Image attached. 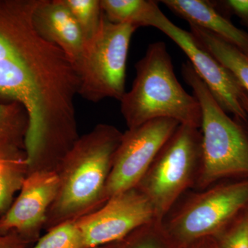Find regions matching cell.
<instances>
[{
    "mask_svg": "<svg viewBox=\"0 0 248 248\" xmlns=\"http://www.w3.org/2000/svg\"><path fill=\"white\" fill-rule=\"evenodd\" d=\"M241 101H242L243 107H244L245 110H246L248 119V93L246 91H245L244 94H243Z\"/></svg>",
    "mask_w": 248,
    "mask_h": 248,
    "instance_id": "d4e9b609",
    "label": "cell"
},
{
    "mask_svg": "<svg viewBox=\"0 0 248 248\" xmlns=\"http://www.w3.org/2000/svg\"><path fill=\"white\" fill-rule=\"evenodd\" d=\"M27 159L24 142L0 132V159Z\"/></svg>",
    "mask_w": 248,
    "mask_h": 248,
    "instance_id": "7402d4cb",
    "label": "cell"
},
{
    "mask_svg": "<svg viewBox=\"0 0 248 248\" xmlns=\"http://www.w3.org/2000/svg\"><path fill=\"white\" fill-rule=\"evenodd\" d=\"M33 22L39 34L61 49L77 69L86 41L76 21L60 0H40Z\"/></svg>",
    "mask_w": 248,
    "mask_h": 248,
    "instance_id": "7c38bea8",
    "label": "cell"
},
{
    "mask_svg": "<svg viewBox=\"0 0 248 248\" xmlns=\"http://www.w3.org/2000/svg\"><path fill=\"white\" fill-rule=\"evenodd\" d=\"M161 2L190 25L213 32L248 55V34L235 27L214 2L205 0H163Z\"/></svg>",
    "mask_w": 248,
    "mask_h": 248,
    "instance_id": "4fadbf2b",
    "label": "cell"
},
{
    "mask_svg": "<svg viewBox=\"0 0 248 248\" xmlns=\"http://www.w3.org/2000/svg\"><path fill=\"white\" fill-rule=\"evenodd\" d=\"M183 78L193 91L202 110V159L195 188L204 190L227 178L248 179V134L214 97L190 62Z\"/></svg>",
    "mask_w": 248,
    "mask_h": 248,
    "instance_id": "277c9868",
    "label": "cell"
},
{
    "mask_svg": "<svg viewBox=\"0 0 248 248\" xmlns=\"http://www.w3.org/2000/svg\"><path fill=\"white\" fill-rule=\"evenodd\" d=\"M122 135L113 125L99 124L79 137L57 169L58 192L47 213L46 231L107 202L106 187Z\"/></svg>",
    "mask_w": 248,
    "mask_h": 248,
    "instance_id": "7a4b0ae2",
    "label": "cell"
},
{
    "mask_svg": "<svg viewBox=\"0 0 248 248\" xmlns=\"http://www.w3.org/2000/svg\"><path fill=\"white\" fill-rule=\"evenodd\" d=\"M30 248H93L85 242L76 220L55 226L37 240Z\"/></svg>",
    "mask_w": 248,
    "mask_h": 248,
    "instance_id": "ac0fdd59",
    "label": "cell"
},
{
    "mask_svg": "<svg viewBox=\"0 0 248 248\" xmlns=\"http://www.w3.org/2000/svg\"><path fill=\"white\" fill-rule=\"evenodd\" d=\"M148 27L164 32L182 49L197 74L227 113L232 114L235 119L241 122H248L241 101L245 90L231 72L207 51L190 31L181 29L171 22L159 6L155 10Z\"/></svg>",
    "mask_w": 248,
    "mask_h": 248,
    "instance_id": "9c48e42d",
    "label": "cell"
},
{
    "mask_svg": "<svg viewBox=\"0 0 248 248\" xmlns=\"http://www.w3.org/2000/svg\"><path fill=\"white\" fill-rule=\"evenodd\" d=\"M161 222L154 221L140 227L124 239L99 248H163L166 239Z\"/></svg>",
    "mask_w": 248,
    "mask_h": 248,
    "instance_id": "d6986e66",
    "label": "cell"
},
{
    "mask_svg": "<svg viewBox=\"0 0 248 248\" xmlns=\"http://www.w3.org/2000/svg\"><path fill=\"white\" fill-rule=\"evenodd\" d=\"M191 34L235 77L248 93V55L210 31L190 25Z\"/></svg>",
    "mask_w": 248,
    "mask_h": 248,
    "instance_id": "5bb4252c",
    "label": "cell"
},
{
    "mask_svg": "<svg viewBox=\"0 0 248 248\" xmlns=\"http://www.w3.org/2000/svg\"><path fill=\"white\" fill-rule=\"evenodd\" d=\"M135 70L131 89L120 101L121 112L128 129L161 118L201 128L200 103L178 81L164 42L148 46L144 56L135 64Z\"/></svg>",
    "mask_w": 248,
    "mask_h": 248,
    "instance_id": "3957f363",
    "label": "cell"
},
{
    "mask_svg": "<svg viewBox=\"0 0 248 248\" xmlns=\"http://www.w3.org/2000/svg\"><path fill=\"white\" fill-rule=\"evenodd\" d=\"M217 234V248H248V208Z\"/></svg>",
    "mask_w": 248,
    "mask_h": 248,
    "instance_id": "44dd1931",
    "label": "cell"
},
{
    "mask_svg": "<svg viewBox=\"0 0 248 248\" xmlns=\"http://www.w3.org/2000/svg\"><path fill=\"white\" fill-rule=\"evenodd\" d=\"M59 184L56 171L28 174L17 198L0 217V234L16 232L31 244L37 242L58 195Z\"/></svg>",
    "mask_w": 248,
    "mask_h": 248,
    "instance_id": "8fae6325",
    "label": "cell"
},
{
    "mask_svg": "<svg viewBox=\"0 0 248 248\" xmlns=\"http://www.w3.org/2000/svg\"><path fill=\"white\" fill-rule=\"evenodd\" d=\"M137 29L109 22L104 16L96 35L86 42L77 66L80 79L78 95L93 103L108 98L120 102L126 92L129 46Z\"/></svg>",
    "mask_w": 248,
    "mask_h": 248,
    "instance_id": "52a82bcc",
    "label": "cell"
},
{
    "mask_svg": "<svg viewBox=\"0 0 248 248\" xmlns=\"http://www.w3.org/2000/svg\"><path fill=\"white\" fill-rule=\"evenodd\" d=\"M103 13L112 23L148 27L157 3L151 0H101Z\"/></svg>",
    "mask_w": 248,
    "mask_h": 248,
    "instance_id": "9a60e30c",
    "label": "cell"
},
{
    "mask_svg": "<svg viewBox=\"0 0 248 248\" xmlns=\"http://www.w3.org/2000/svg\"><path fill=\"white\" fill-rule=\"evenodd\" d=\"M28 174L27 159H0V217L11 208Z\"/></svg>",
    "mask_w": 248,
    "mask_h": 248,
    "instance_id": "2e32d148",
    "label": "cell"
},
{
    "mask_svg": "<svg viewBox=\"0 0 248 248\" xmlns=\"http://www.w3.org/2000/svg\"><path fill=\"white\" fill-rule=\"evenodd\" d=\"M60 2L76 21L86 42L92 39L104 18L101 0H60Z\"/></svg>",
    "mask_w": 248,
    "mask_h": 248,
    "instance_id": "e0dca14e",
    "label": "cell"
},
{
    "mask_svg": "<svg viewBox=\"0 0 248 248\" xmlns=\"http://www.w3.org/2000/svg\"><path fill=\"white\" fill-rule=\"evenodd\" d=\"M198 191L161 222L169 239L189 244L212 237L248 208V179Z\"/></svg>",
    "mask_w": 248,
    "mask_h": 248,
    "instance_id": "8992f818",
    "label": "cell"
},
{
    "mask_svg": "<svg viewBox=\"0 0 248 248\" xmlns=\"http://www.w3.org/2000/svg\"><path fill=\"white\" fill-rule=\"evenodd\" d=\"M40 0H0V100L29 117L24 147L31 170L55 169L79 139V74L66 54L36 30Z\"/></svg>",
    "mask_w": 248,
    "mask_h": 248,
    "instance_id": "6da1fadb",
    "label": "cell"
},
{
    "mask_svg": "<svg viewBox=\"0 0 248 248\" xmlns=\"http://www.w3.org/2000/svg\"><path fill=\"white\" fill-rule=\"evenodd\" d=\"M29 117L24 108L17 102H0V132L24 142Z\"/></svg>",
    "mask_w": 248,
    "mask_h": 248,
    "instance_id": "ffe728a7",
    "label": "cell"
},
{
    "mask_svg": "<svg viewBox=\"0 0 248 248\" xmlns=\"http://www.w3.org/2000/svg\"><path fill=\"white\" fill-rule=\"evenodd\" d=\"M179 125L171 119H156L123 133L106 187L107 202L138 186Z\"/></svg>",
    "mask_w": 248,
    "mask_h": 248,
    "instance_id": "ba28073f",
    "label": "cell"
},
{
    "mask_svg": "<svg viewBox=\"0 0 248 248\" xmlns=\"http://www.w3.org/2000/svg\"><path fill=\"white\" fill-rule=\"evenodd\" d=\"M154 221L149 201L134 187L111 197L102 208L80 217L76 223L86 245L97 248L120 241Z\"/></svg>",
    "mask_w": 248,
    "mask_h": 248,
    "instance_id": "30bf717a",
    "label": "cell"
},
{
    "mask_svg": "<svg viewBox=\"0 0 248 248\" xmlns=\"http://www.w3.org/2000/svg\"><path fill=\"white\" fill-rule=\"evenodd\" d=\"M31 244L16 232L0 234V248H30Z\"/></svg>",
    "mask_w": 248,
    "mask_h": 248,
    "instance_id": "cb8c5ba5",
    "label": "cell"
},
{
    "mask_svg": "<svg viewBox=\"0 0 248 248\" xmlns=\"http://www.w3.org/2000/svg\"><path fill=\"white\" fill-rule=\"evenodd\" d=\"M215 3L237 16L248 29V0H226Z\"/></svg>",
    "mask_w": 248,
    "mask_h": 248,
    "instance_id": "603a6c76",
    "label": "cell"
},
{
    "mask_svg": "<svg viewBox=\"0 0 248 248\" xmlns=\"http://www.w3.org/2000/svg\"><path fill=\"white\" fill-rule=\"evenodd\" d=\"M202 159L200 128L180 124L136 186L161 222L183 195L195 187Z\"/></svg>",
    "mask_w": 248,
    "mask_h": 248,
    "instance_id": "5b68a950",
    "label": "cell"
}]
</instances>
